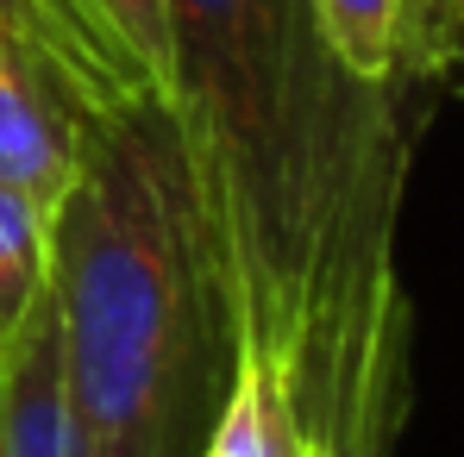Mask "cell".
Here are the masks:
<instances>
[{
  "label": "cell",
  "mask_w": 464,
  "mask_h": 457,
  "mask_svg": "<svg viewBox=\"0 0 464 457\" xmlns=\"http://www.w3.org/2000/svg\"><path fill=\"white\" fill-rule=\"evenodd\" d=\"M44 301V214L0 188V345H13V332L32 319V307Z\"/></svg>",
  "instance_id": "obj_8"
},
{
  "label": "cell",
  "mask_w": 464,
  "mask_h": 457,
  "mask_svg": "<svg viewBox=\"0 0 464 457\" xmlns=\"http://www.w3.org/2000/svg\"><path fill=\"white\" fill-rule=\"evenodd\" d=\"M163 76L238 357L283 376L302 445L389 457L414 395L395 226L440 94L352 76L314 0H163Z\"/></svg>",
  "instance_id": "obj_1"
},
{
  "label": "cell",
  "mask_w": 464,
  "mask_h": 457,
  "mask_svg": "<svg viewBox=\"0 0 464 457\" xmlns=\"http://www.w3.org/2000/svg\"><path fill=\"white\" fill-rule=\"evenodd\" d=\"M0 457H82L51 289L13 345H0Z\"/></svg>",
  "instance_id": "obj_5"
},
{
  "label": "cell",
  "mask_w": 464,
  "mask_h": 457,
  "mask_svg": "<svg viewBox=\"0 0 464 457\" xmlns=\"http://www.w3.org/2000/svg\"><path fill=\"white\" fill-rule=\"evenodd\" d=\"M0 38H19L51 70H63L94 113L120 107V100H139V94H163L126 57V44L88 13V0H0Z\"/></svg>",
  "instance_id": "obj_6"
},
{
  "label": "cell",
  "mask_w": 464,
  "mask_h": 457,
  "mask_svg": "<svg viewBox=\"0 0 464 457\" xmlns=\"http://www.w3.org/2000/svg\"><path fill=\"white\" fill-rule=\"evenodd\" d=\"M295 457H326V452H314V445H302V452H295Z\"/></svg>",
  "instance_id": "obj_10"
},
{
  "label": "cell",
  "mask_w": 464,
  "mask_h": 457,
  "mask_svg": "<svg viewBox=\"0 0 464 457\" xmlns=\"http://www.w3.org/2000/svg\"><path fill=\"white\" fill-rule=\"evenodd\" d=\"M295 452H302V433H295L283 376L257 357H238L227 407H220L214 439L201 457H295Z\"/></svg>",
  "instance_id": "obj_7"
},
{
  "label": "cell",
  "mask_w": 464,
  "mask_h": 457,
  "mask_svg": "<svg viewBox=\"0 0 464 457\" xmlns=\"http://www.w3.org/2000/svg\"><path fill=\"white\" fill-rule=\"evenodd\" d=\"M339 63L377 88L440 94L464 70V0H314Z\"/></svg>",
  "instance_id": "obj_4"
},
{
  "label": "cell",
  "mask_w": 464,
  "mask_h": 457,
  "mask_svg": "<svg viewBox=\"0 0 464 457\" xmlns=\"http://www.w3.org/2000/svg\"><path fill=\"white\" fill-rule=\"evenodd\" d=\"M88 100L63 70H51L19 38H0V188L25 195L44 220L82 169Z\"/></svg>",
  "instance_id": "obj_3"
},
{
  "label": "cell",
  "mask_w": 464,
  "mask_h": 457,
  "mask_svg": "<svg viewBox=\"0 0 464 457\" xmlns=\"http://www.w3.org/2000/svg\"><path fill=\"white\" fill-rule=\"evenodd\" d=\"M82 457H201L238 332L169 94L88 113L82 169L44 220Z\"/></svg>",
  "instance_id": "obj_2"
},
{
  "label": "cell",
  "mask_w": 464,
  "mask_h": 457,
  "mask_svg": "<svg viewBox=\"0 0 464 457\" xmlns=\"http://www.w3.org/2000/svg\"><path fill=\"white\" fill-rule=\"evenodd\" d=\"M88 13H94V19L126 44V57L169 94V76H163V0H88Z\"/></svg>",
  "instance_id": "obj_9"
}]
</instances>
